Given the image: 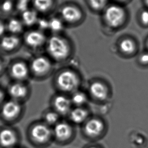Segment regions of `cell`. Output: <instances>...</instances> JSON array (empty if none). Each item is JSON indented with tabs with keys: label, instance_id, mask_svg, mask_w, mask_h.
I'll return each instance as SVG.
<instances>
[{
	"label": "cell",
	"instance_id": "22",
	"mask_svg": "<svg viewBox=\"0 0 148 148\" xmlns=\"http://www.w3.org/2000/svg\"><path fill=\"white\" fill-rule=\"evenodd\" d=\"M63 28V24L61 19L54 17L49 20V30L54 33L59 32Z\"/></svg>",
	"mask_w": 148,
	"mask_h": 148
},
{
	"label": "cell",
	"instance_id": "10",
	"mask_svg": "<svg viewBox=\"0 0 148 148\" xmlns=\"http://www.w3.org/2000/svg\"><path fill=\"white\" fill-rule=\"evenodd\" d=\"M103 128V125L100 120L92 119L89 121L85 126L86 133L90 136H96L100 134Z\"/></svg>",
	"mask_w": 148,
	"mask_h": 148
},
{
	"label": "cell",
	"instance_id": "24",
	"mask_svg": "<svg viewBox=\"0 0 148 148\" xmlns=\"http://www.w3.org/2000/svg\"><path fill=\"white\" fill-rule=\"evenodd\" d=\"M72 100L75 104L77 105L83 104L86 100V97L84 93L81 92H76L72 98Z\"/></svg>",
	"mask_w": 148,
	"mask_h": 148
},
{
	"label": "cell",
	"instance_id": "33",
	"mask_svg": "<svg viewBox=\"0 0 148 148\" xmlns=\"http://www.w3.org/2000/svg\"><path fill=\"white\" fill-rule=\"evenodd\" d=\"M2 64H1V62H0V72L1 71V70H2Z\"/></svg>",
	"mask_w": 148,
	"mask_h": 148
},
{
	"label": "cell",
	"instance_id": "31",
	"mask_svg": "<svg viewBox=\"0 0 148 148\" xmlns=\"http://www.w3.org/2000/svg\"><path fill=\"white\" fill-rule=\"evenodd\" d=\"M5 31V28L4 25L2 24L1 22H0V37L2 36Z\"/></svg>",
	"mask_w": 148,
	"mask_h": 148
},
{
	"label": "cell",
	"instance_id": "35",
	"mask_svg": "<svg viewBox=\"0 0 148 148\" xmlns=\"http://www.w3.org/2000/svg\"><path fill=\"white\" fill-rule=\"evenodd\" d=\"M118 1H123L124 0H117Z\"/></svg>",
	"mask_w": 148,
	"mask_h": 148
},
{
	"label": "cell",
	"instance_id": "29",
	"mask_svg": "<svg viewBox=\"0 0 148 148\" xmlns=\"http://www.w3.org/2000/svg\"><path fill=\"white\" fill-rule=\"evenodd\" d=\"M140 19L144 24H148V10H144L141 13Z\"/></svg>",
	"mask_w": 148,
	"mask_h": 148
},
{
	"label": "cell",
	"instance_id": "20",
	"mask_svg": "<svg viewBox=\"0 0 148 148\" xmlns=\"http://www.w3.org/2000/svg\"><path fill=\"white\" fill-rule=\"evenodd\" d=\"M86 117L87 113L82 109H75L70 113V118L71 120L76 123L83 122L86 119Z\"/></svg>",
	"mask_w": 148,
	"mask_h": 148
},
{
	"label": "cell",
	"instance_id": "26",
	"mask_svg": "<svg viewBox=\"0 0 148 148\" xmlns=\"http://www.w3.org/2000/svg\"><path fill=\"white\" fill-rule=\"evenodd\" d=\"M36 24H38L40 30H46L49 28V20L44 18H39Z\"/></svg>",
	"mask_w": 148,
	"mask_h": 148
},
{
	"label": "cell",
	"instance_id": "7",
	"mask_svg": "<svg viewBox=\"0 0 148 148\" xmlns=\"http://www.w3.org/2000/svg\"><path fill=\"white\" fill-rule=\"evenodd\" d=\"M51 131L47 126L39 124L34 126L32 131V138L38 142H44L50 138Z\"/></svg>",
	"mask_w": 148,
	"mask_h": 148
},
{
	"label": "cell",
	"instance_id": "27",
	"mask_svg": "<svg viewBox=\"0 0 148 148\" xmlns=\"http://www.w3.org/2000/svg\"><path fill=\"white\" fill-rule=\"evenodd\" d=\"M29 1L26 0H18L17 3V8L18 10L22 12H24L28 9V3Z\"/></svg>",
	"mask_w": 148,
	"mask_h": 148
},
{
	"label": "cell",
	"instance_id": "2",
	"mask_svg": "<svg viewBox=\"0 0 148 148\" xmlns=\"http://www.w3.org/2000/svg\"><path fill=\"white\" fill-rule=\"evenodd\" d=\"M125 17L124 9L116 5L108 6L104 11V18L106 24L113 28L120 26L124 21Z\"/></svg>",
	"mask_w": 148,
	"mask_h": 148
},
{
	"label": "cell",
	"instance_id": "21",
	"mask_svg": "<svg viewBox=\"0 0 148 148\" xmlns=\"http://www.w3.org/2000/svg\"><path fill=\"white\" fill-rule=\"evenodd\" d=\"M8 28L11 32L17 34L23 30V22L17 19H12L8 22Z\"/></svg>",
	"mask_w": 148,
	"mask_h": 148
},
{
	"label": "cell",
	"instance_id": "23",
	"mask_svg": "<svg viewBox=\"0 0 148 148\" xmlns=\"http://www.w3.org/2000/svg\"><path fill=\"white\" fill-rule=\"evenodd\" d=\"M91 8L95 10H101L106 6L107 0H88Z\"/></svg>",
	"mask_w": 148,
	"mask_h": 148
},
{
	"label": "cell",
	"instance_id": "16",
	"mask_svg": "<svg viewBox=\"0 0 148 148\" xmlns=\"http://www.w3.org/2000/svg\"><path fill=\"white\" fill-rule=\"evenodd\" d=\"M19 39L15 36H8L2 39L1 45L2 48L6 50H12L18 46Z\"/></svg>",
	"mask_w": 148,
	"mask_h": 148
},
{
	"label": "cell",
	"instance_id": "36",
	"mask_svg": "<svg viewBox=\"0 0 148 148\" xmlns=\"http://www.w3.org/2000/svg\"><path fill=\"white\" fill-rule=\"evenodd\" d=\"M26 1H30V0H26Z\"/></svg>",
	"mask_w": 148,
	"mask_h": 148
},
{
	"label": "cell",
	"instance_id": "19",
	"mask_svg": "<svg viewBox=\"0 0 148 148\" xmlns=\"http://www.w3.org/2000/svg\"><path fill=\"white\" fill-rule=\"evenodd\" d=\"M120 50L123 53L126 54H132L136 49L134 42L130 39H124L119 44Z\"/></svg>",
	"mask_w": 148,
	"mask_h": 148
},
{
	"label": "cell",
	"instance_id": "5",
	"mask_svg": "<svg viewBox=\"0 0 148 148\" xmlns=\"http://www.w3.org/2000/svg\"><path fill=\"white\" fill-rule=\"evenodd\" d=\"M46 41V36L40 30H32L27 33L25 37L26 44L32 48H38L42 46Z\"/></svg>",
	"mask_w": 148,
	"mask_h": 148
},
{
	"label": "cell",
	"instance_id": "11",
	"mask_svg": "<svg viewBox=\"0 0 148 148\" xmlns=\"http://www.w3.org/2000/svg\"><path fill=\"white\" fill-rule=\"evenodd\" d=\"M54 132L57 138L64 140L70 136L71 129L70 126L66 123H60L57 124L55 127Z\"/></svg>",
	"mask_w": 148,
	"mask_h": 148
},
{
	"label": "cell",
	"instance_id": "30",
	"mask_svg": "<svg viewBox=\"0 0 148 148\" xmlns=\"http://www.w3.org/2000/svg\"><path fill=\"white\" fill-rule=\"evenodd\" d=\"M140 62L143 65H148V53H145L140 55Z\"/></svg>",
	"mask_w": 148,
	"mask_h": 148
},
{
	"label": "cell",
	"instance_id": "3",
	"mask_svg": "<svg viewBox=\"0 0 148 148\" xmlns=\"http://www.w3.org/2000/svg\"><path fill=\"white\" fill-rule=\"evenodd\" d=\"M57 82L62 90L70 91L75 89L77 86L78 79L74 73L70 71H65L59 75Z\"/></svg>",
	"mask_w": 148,
	"mask_h": 148
},
{
	"label": "cell",
	"instance_id": "28",
	"mask_svg": "<svg viewBox=\"0 0 148 148\" xmlns=\"http://www.w3.org/2000/svg\"><path fill=\"white\" fill-rule=\"evenodd\" d=\"M13 4L12 2L10 1H6L2 4V9L5 12H9L12 9Z\"/></svg>",
	"mask_w": 148,
	"mask_h": 148
},
{
	"label": "cell",
	"instance_id": "9",
	"mask_svg": "<svg viewBox=\"0 0 148 148\" xmlns=\"http://www.w3.org/2000/svg\"><path fill=\"white\" fill-rule=\"evenodd\" d=\"M17 141L15 133L9 129H5L0 132V143L4 147L13 146Z\"/></svg>",
	"mask_w": 148,
	"mask_h": 148
},
{
	"label": "cell",
	"instance_id": "6",
	"mask_svg": "<svg viewBox=\"0 0 148 148\" xmlns=\"http://www.w3.org/2000/svg\"><path fill=\"white\" fill-rule=\"evenodd\" d=\"M20 109L19 103L14 100H11L5 103L3 106L2 113L6 119H12L18 115L20 113Z\"/></svg>",
	"mask_w": 148,
	"mask_h": 148
},
{
	"label": "cell",
	"instance_id": "18",
	"mask_svg": "<svg viewBox=\"0 0 148 148\" xmlns=\"http://www.w3.org/2000/svg\"><path fill=\"white\" fill-rule=\"evenodd\" d=\"M33 4L36 11L46 12L52 7L53 0H33Z\"/></svg>",
	"mask_w": 148,
	"mask_h": 148
},
{
	"label": "cell",
	"instance_id": "17",
	"mask_svg": "<svg viewBox=\"0 0 148 148\" xmlns=\"http://www.w3.org/2000/svg\"><path fill=\"white\" fill-rule=\"evenodd\" d=\"M26 88L20 83L13 84L9 88L11 96L14 98H20L24 97L26 93Z\"/></svg>",
	"mask_w": 148,
	"mask_h": 148
},
{
	"label": "cell",
	"instance_id": "34",
	"mask_svg": "<svg viewBox=\"0 0 148 148\" xmlns=\"http://www.w3.org/2000/svg\"><path fill=\"white\" fill-rule=\"evenodd\" d=\"M146 4H147V5L148 6V0H146Z\"/></svg>",
	"mask_w": 148,
	"mask_h": 148
},
{
	"label": "cell",
	"instance_id": "15",
	"mask_svg": "<svg viewBox=\"0 0 148 148\" xmlns=\"http://www.w3.org/2000/svg\"><path fill=\"white\" fill-rule=\"evenodd\" d=\"M22 22L27 26L36 24L38 21V14L35 10L27 9L22 12Z\"/></svg>",
	"mask_w": 148,
	"mask_h": 148
},
{
	"label": "cell",
	"instance_id": "38",
	"mask_svg": "<svg viewBox=\"0 0 148 148\" xmlns=\"http://www.w3.org/2000/svg\"></svg>",
	"mask_w": 148,
	"mask_h": 148
},
{
	"label": "cell",
	"instance_id": "8",
	"mask_svg": "<svg viewBox=\"0 0 148 148\" xmlns=\"http://www.w3.org/2000/svg\"><path fill=\"white\" fill-rule=\"evenodd\" d=\"M50 67L49 60L42 56L34 58L32 64V71L37 74H44L49 70Z\"/></svg>",
	"mask_w": 148,
	"mask_h": 148
},
{
	"label": "cell",
	"instance_id": "12",
	"mask_svg": "<svg viewBox=\"0 0 148 148\" xmlns=\"http://www.w3.org/2000/svg\"><path fill=\"white\" fill-rule=\"evenodd\" d=\"M11 73L14 78L17 79H23L28 74V68L23 62H16L12 66Z\"/></svg>",
	"mask_w": 148,
	"mask_h": 148
},
{
	"label": "cell",
	"instance_id": "14",
	"mask_svg": "<svg viewBox=\"0 0 148 148\" xmlns=\"http://www.w3.org/2000/svg\"><path fill=\"white\" fill-rule=\"evenodd\" d=\"M90 91L93 96L99 100H104L107 97V92L105 87L99 82H95L90 86Z\"/></svg>",
	"mask_w": 148,
	"mask_h": 148
},
{
	"label": "cell",
	"instance_id": "1",
	"mask_svg": "<svg viewBox=\"0 0 148 148\" xmlns=\"http://www.w3.org/2000/svg\"><path fill=\"white\" fill-rule=\"evenodd\" d=\"M47 50L53 58L56 60H63L69 55L70 47L64 38L58 35H54L47 41Z\"/></svg>",
	"mask_w": 148,
	"mask_h": 148
},
{
	"label": "cell",
	"instance_id": "4",
	"mask_svg": "<svg viewBox=\"0 0 148 148\" xmlns=\"http://www.w3.org/2000/svg\"><path fill=\"white\" fill-rule=\"evenodd\" d=\"M60 14L62 20L70 24L78 22L82 17V13L80 9L72 5L63 7L60 10Z\"/></svg>",
	"mask_w": 148,
	"mask_h": 148
},
{
	"label": "cell",
	"instance_id": "32",
	"mask_svg": "<svg viewBox=\"0 0 148 148\" xmlns=\"http://www.w3.org/2000/svg\"><path fill=\"white\" fill-rule=\"evenodd\" d=\"M3 98H4V93L0 89V104L2 102Z\"/></svg>",
	"mask_w": 148,
	"mask_h": 148
},
{
	"label": "cell",
	"instance_id": "37",
	"mask_svg": "<svg viewBox=\"0 0 148 148\" xmlns=\"http://www.w3.org/2000/svg\"></svg>",
	"mask_w": 148,
	"mask_h": 148
},
{
	"label": "cell",
	"instance_id": "13",
	"mask_svg": "<svg viewBox=\"0 0 148 148\" xmlns=\"http://www.w3.org/2000/svg\"><path fill=\"white\" fill-rule=\"evenodd\" d=\"M54 105L56 110L61 114L67 113L70 110V100L63 96H59L56 98L54 101Z\"/></svg>",
	"mask_w": 148,
	"mask_h": 148
},
{
	"label": "cell",
	"instance_id": "25",
	"mask_svg": "<svg viewBox=\"0 0 148 148\" xmlns=\"http://www.w3.org/2000/svg\"><path fill=\"white\" fill-rule=\"evenodd\" d=\"M58 116L55 113L51 112L47 114L46 116L47 122L49 124H54L58 121Z\"/></svg>",
	"mask_w": 148,
	"mask_h": 148
}]
</instances>
